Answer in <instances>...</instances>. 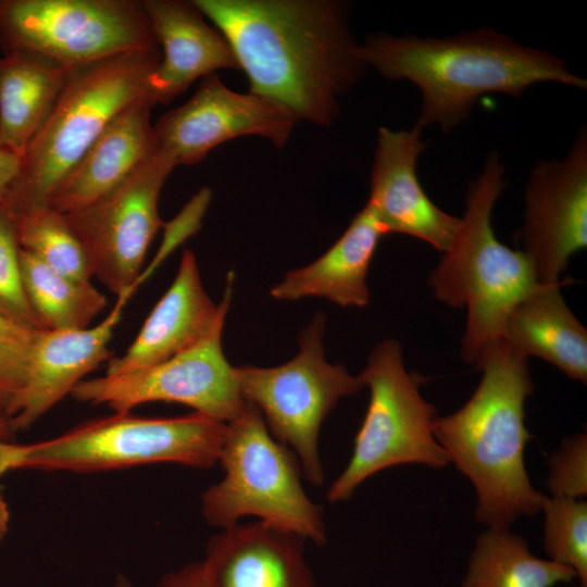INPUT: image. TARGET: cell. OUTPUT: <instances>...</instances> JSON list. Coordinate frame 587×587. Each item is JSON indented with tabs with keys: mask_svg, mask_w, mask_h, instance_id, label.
<instances>
[{
	"mask_svg": "<svg viewBox=\"0 0 587 587\" xmlns=\"http://www.w3.org/2000/svg\"><path fill=\"white\" fill-rule=\"evenodd\" d=\"M525 204L521 251L530 259L540 284H558L570 258L587 246L586 133L577 136L563 160L537 163Z\"/></svg>",
	"mask_w": 587,
	"mask_h": 587,
	"instance_id": "obj_14",
	"label": "cell"
},
{
	"mask_svg": "<svg viewBox=\"0 0 587 587\" xmlns=\"http://www.w3.org/2000/svg\"><path fill=\"white\" fill-rule=\"evenodd\" d=\"M548 487L552 497L577 499L587 494V438L578 434L563 442L550 460Z\"/></svg>",
	"mask_w": 587,
	"mask_h": 587,
	"instance_id": "obj_30",
	"label": "cell"
},
{
	"mask_svg": "<svg viewBox=\"0 0 587 587\" xmlns=\"http://www.w3.org/2000/svg\"><path fill=\"white\" fill-rule=\"evenodd\" d=\"M0 43L3 53L30 51L70 67L160 49L134 0H0Z\"/></svg>",
	"mask_w": 587,
	"mask_h": 587,
	"instance_id": "obj_10",
	"label": "cell"
},
{
	"mask_svg": "<svg viewBox=\"0 0 587 587\" xmlns=\"http://www.w3.org/2000/svg\"><path fill=\"white\" fill-rule=\"evenodd\" d=\"M39 330L0 315V414L12 415L27 378Z\"/></svg>",
	"mask_w": 587,
	"mask_h": 587,
	"instance_id": "obj_29",
	"label": "cell"
},
{
	"mask_svg": "<svg viewBox=\"0 0 587 587\" xmlns=\"http://www.w3.org/2000/svg\"><path fill=\"white\" fill-rule=\"evenodd\" d=\"M175 165L158 151L113 191L65 217L83 243L96 276L117 297L138 288L148 248L163 226L158 203Z\"/></svg>",
	"mask_w": 587,
	"mask_h": 587,
	"instance_id": "obj_12",
	"label": "cell"
},
{
	"mask_svg": "<svg viewBox=\"0 0 587 587\" xmlns=\"http://www.w3.org/2000/svg\"><path fill=\"white\" fill-rule=\"evenodd\" d=\"M386 235L366 203L324 254L307 266L289 271L271 288V297L283 301L317 297L344 308L365 307L370 301L369 267Z\"/></svg>",
	"mask_w": 587,
	"mask_h": 587,
	"instance_id": "obj_21",
	"label": "cell"
},
{
	"mask_svg": "<svg viewBox=\"0 0 587 587\" xmlns=\"http://www.w3.org/2000/svg\"><path fill=\"white\" fill-rule=\"evenodd\" d=\"M235 274H227L223 298L215 304L201 282L196 255L185 250L176 276L124 354L109 361L107 375L160 363L192 346L226 317Z\"/></svg>",
	"mask_w": 587,
	"mask_h": 587,
	"instance_id": "obj_16",
	"label": "cell"
},
{
	"mask_svg": "<svg viewBox=\"0 0 587 587\" xmlns=\"http://www.w3.org/2000/svg\"><path fill=\"white\" fill-rule=\"evenodd\" d=\"M74 68L30 51L0 57V147L24 155Z\"/></svg>",
	"mask_w": 587,
	"mask_h": 587,
	"instance_id": "obj_22",
	"label": "cell"
},
{
	"mask_svg": "<svg viewBox=\"0 0 587 587\" xmlns=\"http://www.w3.org/2000/svg\"><path fill=\"white\" fill-rule=\"evenodd\" d=\"M324 330L325 317L319 313L301 330L291 360L273 367H237L245 398L260 410L272 436L294 451L304 478L314 486L324 482L319 453L323 421L341 398L364 388L359 375L326 361Z\"/></svg>",
	"mask_w": 587,
	"mask_h": 587,
	"instance_id": "obj_9",
	"label": "cell"
},
{
	"mask_svg": "<svg viewBox=\"0 0 587 587\" xmlns=\"http://www.w3.org/2000/svg\"><path fill=\"white\" fill-rule=\"evenodd\" d=\"M142 98L122 110L58 184L47 205L71 213L84 209L121 186L158 151L150 112Z\"/></svg>",
	"mask_w": 587,
	"mask_h": 587,
	"instance_id": "obj_18",
	"label": "cell"
},
{
	"mask_svg": "<svg viewBox=\"0 0 587 587\" xmlns=\"http://www.w3.org/2000/svg\"><path fill=\"white\" fill-rule=\"evenodd\" d=\"M129 298L118 296L110 313L93 327L38 332L27 378L11 415L16 432L30 427L87 374L112 359L109 342Z\"/></svg>",
	"mask_w": 587,
	"mask_h": 587,
	"instance_id": "obj_17",
	"label": "cell"
},
{
	"mask_svg": "<svg viewBox=\"0 0 587 587\" xmlns=\"http://www.w3.org/2000/svg\"><path fill=\"white\" fill-rule=\"evenodd\" d=\"M226 422L193 412L90 420L36 442H0V476L16 471L92 473L155 463L210 469L218 462Z\"/></svg>",
	"mask_w": 587,
	"mask_h": 587,
	"instance_id": "obj_5",
	"label": "cell"
},
{
	"mask_svg": "<svg viewBox=\"0 0 587 587\" xmlns=\"http://www.w3.org/2000/svg\"><path fill=\"white\" fill-rule=\"evenodd\" d=\"M359 54L385 77L417 86L423 97L420 129L430 124L452 129L490 92L519 97L542 82L586 88V80L559 58L487 28L450 38L376 34L360 45Z\"/></svg>",
	"mask_w": 587,
	"mask_h": 587,
	"instance_id": "obj_3",
	"label": "cell"
},
{
	"mask_svg": "<svg viewBox=\"0 0 587 587\" xmlns=\"http://www.w3.org/2000/svg\"><path fill=\"white\" fill-rule=\"evenodd\" d=\"M218 462L223 479L201 495L207 523L223 529L252 515L319 546L325 544L323 510L302 487L297 455L272 436L251 401L226 423Z\"/></svg>",
	"mask_w": 587,
	"mask_h": 587,
	"instance_id": "obj_7",
	"label": "cell"
},
{
	"mask_svg": "<svg viewBox=\"0 0 587 587\" xmlns=\"http://www.w3.org/2000/svg\"><path fill=\"white\" fill-rule=\"evenodd\" d=\"M425 149L421 129H378L371 173V207L386 234H404L445 252L460 218L439 209L424 191L416 163Z\"/></svg>",
	"mask_w": 587,
	"mask_h": 587,
	"instance_id": "obj_15",
	"label": "cell"
},
{
	"mask_svg": "<svg viewBox=\"0 0 587 587\" xmlns=\"http://www.w3.org/2000/svg\"><path fill=\"white\" fill-rule=\"evenodd\" d=\"M573 579L570 567L536 557L510 528H488L476 539L462 587H554Z\"/></svg>",
	"mask_w": 587,
	"mask_h": 587,
	"instance_id": "obj_24",
	"label": "cell"
},
{
	"mask_svg": "<svg viewBox=\"0 0 587 587\" xmlns=\"http://www.w3.org/2000/svg\"><path fill=\"white\" fill-rule=\"evenodd\" d=\"M160 61V49L132 51L74 68L21 158L3 204L14 218L47 205L58 184L122 110L136 100H151L150 77Z\"/></svg>",
	"mask_w": 587,
	"mask_h": 587,
	"instance_id": "obj_6",
	"label": "cell"
},
{
	"mask_svg": "<svg viewBox=\"0 0 587 587\" xmlns=\"http://www.w3.org/2000/svg\"><path fill=\"white\" fill-rule=\"evenodd\" d=\"M0 315L32 329H45L25 295L15 218L0 205Z\"/></svg>",
	"mask_w": 587,
	"mask_h": 587,
	"instance_id": "obj_28",
	"label": "cell"
},
{
	"mask_svg": "<svg viewBox=\"0 0 587 587\" xmlns=\"http://www.w3.org/2000/svg\"><path fill=\"white\" fill-rule=\"evenodd\" d=\"M21 268L28 303L45 329L87 328L107 305L105 296L90 282L64 276L23 249Z\"/></svg>",
	"mask_w": 587,
	"mask_h": 587,
	"instance_id": "obj_25",
	"label": "cell"
},
{
	"mask_svg": "<svg viewBox=\"0 0 587 587\" xmlns=\"http://www.w3.org/2000/svg\"><path fill=\"white\" fill-rule=\"evenodd\" d=\"M10 521V513L4 498L0 494V541L4 537Z\"/></svg>",
	"mask_w": 587,
	"mask_h": 587,
	"instance_id": "obj_34",
	"label": "cell"
},
{
	"mask_svg": "<svg viewBox=\"0 0 587 587\" xmlns=\"http://www.w3.org/2000/svg\"><path fill=\"white\" fill-rule=\"evenodd\" d=\"M305 539L265 524H239L211 537L202 560L212 587H317Z\"/></svg>",
	"mask_w": 587,
	"mask_h": 587,
	"instance_id": "obj_19",
	"label": "cell"
},
{
	"mask_svg": "<svg viewBox=\"0 0 587 587\" xmlns=\"http://www.w3.org/2000/svg\"><path fill=\"white\" fill-rule=\"evenodd\" d=\"M544 284L510 313L503 338L522 355L538 357L573 380L587 382V330L560 292Z\"/></svg>",
	"mask_w": 587,
	"mask_h": 587,
	"instance_id": "obj_23",
	"label": "cell"
},
{
	"mask_svg": "<svg viewBox=\"0 0 587 587\" xmlns=\"http://www.w3.org/2000/svg\"><path fill=\"white\" fill-rule=\"evenodd\" d=\"M225 319L202 339L170 359L140 370L82 380L73 398L130 412L148 402H176L224 422L246 407L237 367L222 348Z\"/></svg>",
	"mask_w": 587,
	"mask_h": 587,
	"instance_id": "obj_11",
	"label": "cell"
},
{
	"mask_svg": "<svg viewBox=\"0 0 587 587\" xmlns=\"http://www.w3.org/2000/svg\"><path fill=\"white\" fill-rule=\"evenodd\" d=\"M359 376L370 390L369 407L352 455L327 490L330 502L348 500L361 483L391 466L449 463L433 432L436 409L420 391L423 378L407 371L398 341L379 342Z\"/></svg>",
	"mask_w": 587,
	"mask_h": 587,
	"instance_id": "obj_8",
	"label": "cell"
},
{
	"mask_svg": "<svg viewBox=\"0 0 587 587\" xmlns=\"http://www.w3.org/2000/svg\"><path fill=\"white\" fill-rule=\"evenodd\" d=\"M113 587H135V586L129 582V579L126 576L118 574L116 575Z\"/></svg>",
	"mask_w": 587,
	"mask_h": 587,
	"instance_id": "obj_35",
	"label": "cell"
},
{
	"mask_svg": "<svg viewBox=\"0 0 587 587\" xmlns=\"http://www.w3.org/2000/svg\"><path fill=\"white\" fill-rule=\"evenodd\" d=\"M228 41L251 93L327 126L365 64L346 5L330 0H195Z\"/></svg>",
	"mask_w": 587,
	"mask_h": 587,
	"instance_id": "obj_1",
	"label": "cell"
},
{
	"mask_svg": "<svg viewBox=\"0 0 587 587\" xmlns=\"http://www.w3.org/2000/svg\"><path fill=\"white\" fill-rule=\"evenodd\" d=\"M298 120L261 96L239 93L213 73L180 107L167 111L154 127L159 151L175 166L200 162L210 150L241 136H260L276 147L288 141Z\"/></svg>",
	"mask_w": 587,
	"mask_h": 587,
	"instance_id": "obj_13",
	"label": "cell"
},
{
	"mask_svg": "<svg viewBox=\"0 0 587 587\" xmlns=\"http://www.w3.org/2000/svg\"><path fill=\"white\" fill-rule=\"evenodd\" d=\"M161 61L150 77L154 104L167 103L199 77L220 68L239 70L235 54L214 26L209 25L192 1L145 0Z\"/></svg>",
	"mask_w": 587,
	"mask_h": 587,
	"instance_id": "obj_20",
	"label": "cell"
},
{
	"mask_svg": "<svg viewBox=\"0 0 587 587\" xmlns=\"http://www.w3.org/2000/svg\"><path fill=\"white\" fill-rule=\"evenodd\" d=\"M527 361L500 338L476 364L483 377L472 397L433 424L449 462L473 484L476 517L488 528L507 529L536 514L546 497L533 487L524 459L530 439L524 405L534 389Z\"/></svg>",
	"mask_w": 587,
	"mask_h": 587,
	"instance_id": "obj_2",
	"label": "cell"
},
{
	"mask_svg": "<svg viewBox=\"0 0 587 587\" xmlns=\"http://www.w3.org/2000/svg\"><path fill=\"white\" fill-rule=\"evenodd\" d=\"M15 433L11 417L0 414V442L12 441Z\"/></svg>",
	"mask_w": 587,
	"mask_h": 587,
	"instance_id": "obj_33",
	"label": "cell"
},
{
	"mask_svg": "<svg viewBox=\"0 0 587 587\" xmlns=\"http://www.w3.org/2000/svg\"><path fill=\"white\" fill-rule=\"evenodd\" d=\"M21 167V158L0 147V205L3 207Z\"/></svg>",
	"mask_w": 587,
	"mask_h": 587,
	"instance_id": "obj_32",
	"label": "cell"
},
{
	"mask_svg": "<svg viewBox=\"0 0 587 587\" xmlns=\"http://www.w3.org/2000/svg\"><path fill=\"white\" fill-rule=\"evenodd\" d=\"M544 546L549 560L570 567L579 587H587V504L562 497H545Z\"/></svg>",
	"mask_w": 587,
	"mask_h": 587,
	"instance_id": "obj_27",
	"label": "cell"
},
{
	"mask_svg": "<svg viewBox=\"0 0 587 587\" xmlns=\"http://www.w3.org/2000/svg\"><path fill=\"white\" fill-rule=\"evenodd\" d=\"M504 185V166L491 153L470 184L464 216L428 278L439 301L466 307L461 357L475 366L486 349L503 338L511 311L544 285L530 259L501 243L492 229V210Z\"/></svg>",
	"mask_w": 587,
	"mask_h": 587,
	"instance_id": "obj_4",
	"label": "cell"
},
{
	"mask_svg": "<svg viewBox=\"0 0 587 587\" xmlns=\"http://www.w3.org/2000/svg\"><path fill=\"white\" fill-rule=\"evenodd\" d=\"M158 587H212L202 561L189 563L165 574Z\"/></svg>",
	"mask_w": 587,
	"mask_h": 587,
	"instance_id": "obj_31",
	"label": "cell"
},
{
	"mask_svg": "<svg viewBox=\"0 0 587 587\" xmlns=\"http://www.w3.org/2000/svg\"><path fill=\"white\" fill-rule=\"evenodd\" d=\"M15 221L21 249L64 276L90 282L93 271L89 257L64 213L45 205L29 210Z\"/></svg>",
	"mask_w": 587,
	"mask_h": 587,
	"instance_id": "obj_26",
	"label": "cell"
}]
</instances>
